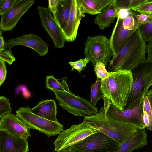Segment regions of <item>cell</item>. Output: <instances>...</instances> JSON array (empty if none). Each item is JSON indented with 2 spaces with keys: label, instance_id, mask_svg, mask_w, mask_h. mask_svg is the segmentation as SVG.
I'll use <instances>...</instances> for the list:
<instances>
[{
  "label": "cell",
  "instance_id": "4316f807",
  "mask_svg": "<svg viewBox=\"0 0 152 152\" xmlns=\"http://www.w3.org/2000/svg\"><path fill=\"white\" fill-rule=\"evenodd\" d=\"M0 59L6 62L11 65L16 60L11 50L6 46L2 50H0Z\"/></svg>",
  "mask_w": 152,
  "mask_h": 152
},
{
  "label": "cell",
  "instance_id": "8d00e7d4",
  "mask_svg": "<svg viewBox=\"0 0 152 152\" xmlns=\"http://www.w3.org/2000/svg\"><path fill=\"white\" fill-rule=\"evenodd\" d=\"M138 26L148 23V14H138L134 16Z\"/></svg>",
  "mask_w": 152,
  "mask_h": 152
},
{
  "label": "cell",
  "instance_id": "44dd1931",
  "mask_svg": "<svg viewBox=\"0 0 152 152\" xmlns=\"http://www.w3.org/2000/svg\"><path fill=\"white\" fill-rule=\"evenodd\" d=\"M72 0H59L53 17L63 31L67 25L70 13Z\"/></svg>",
  "mask_w": 152,
  "mask_h": 152
},
{
  "label": "cell",
  "instance_id": "f35d334b",
  "mask_svg": "<svg viewBox=\"0 0 152 152\" xmlns=\"http://www.w3.org/2000/svg\"><path fill=\"white\" fill-rule=\"evenodd\" d=\"M149 0H132L130 10L138 7L141 5L148 2Z\"/></svg>",
  "mask_w": 152,
  "mask_h": 152
},
{
  "label": "cell",
  "instance_id": "4fadbf2b",
  "mask_svg": "<svg viewBox=\"0 0 152 152\" xmlns=\"http://www.w3.org/2000/svg\"><path fill=\"white\" fill-rule=\"evenodd\" d=\"M5 45L10 50L16 45L25 46L33 49L40 56L46 55L48 51V44L39 36L32 34L10 39L5 42Z\"/></svg>",
  "mask_w": 152,
  "mask_h": 152
},
{
  "label": "cell",
  "instance_id": "b9f144b4",
  "mask_svg": "<svg viewBox=\"0 0 152 152\" xmlns=\"http://www.w3.org/2000/svg\"><path fill=\"white\" fill-rule=\"evenodd\" d=\"M0 50L3 49L5 46V42L2 35V32L0 30Z\"/></svg>",
  "mask_w": 152,
  "mask_h": 152
},
{
  "label": "cell",
  "instance_id": "ffe728a7",
  "mask_svg": "<svg viewBox=\"0 0 152 152\" xmlns=\"http://www.w3.org/2000/svg\"><path fill=\"white\" fill-rule=\"evenodd\" d=\"M118 10L114 2L97 15L94 22L101 30L109 27L117 17Z\"/></svg>",
  "mask_w": 152,
  "mask_h": 152
},
{
  "label": "cell",
  "instance_id": "e0dca14e",
  "mask_svg": "<svg viewBox=\"0 0 152 152\" xmlns=\"http://www.w3.org/2000/svg\"><path fill=\"white\" fill-rule=\"evenodd\" d=\"M85 16L82 13L77 0H72L67 25L63 31L66 41L72 42L75 40L81 20Z\"/></svg>",
  "mask_w": 152,
  "mask_h": 152
},
{
  "label": "cell",
  "instance_id": "3957f363",
  "mask_svg": "<svg viewBox=\"0 0 152 152\" xmlns=\"http://www.w3.org/2000/svg\"><path fill=\"white\" fill-rule=\"evenodd\" d=\"M84 120L116 141L120 145L139 130L134 126L108 116L104 107L99 109L97 114L85 117Z\"/></svg>",
  "mask_w": 152,
  "mask_h": 152
},
{
  "label": "cell",
  "instance_id": "30bf717a",
  "mask_svg": "<svg viewBox=\"0 0 152 152\" xmlns=\"http://www.w3.org/2000/svg\"><path fill=\"white\" fill-rule=\"evenodd\" d=\"M103 99L104 110L107 116L121 120L139 129H145L146 127L143 119V99L134 108L126 109L122 111L118 110L105 98L104 97Z\"/></svg>",
  "mask_w": 152,
  "mask_h": 152
},
{
  "label": "cell",
  "instance_id": "d4e9b609",
  "mask_svg": "<svg viewBox=\"0 0 152 152\" xmlns=\"http://www.w3.org/2000/svg\"><path fill=\"white\" fill-rule=\"evenodd\" d=\"M138 28L146 42L152 40V22L138 26Z\"/></svg>",
  "mask_w": 152,
  "mask_h": 152
},
{
  "label": "cell",
  "instance_id": "d590c367",
  "mask_svg": "<svg viewBox=\"0 0 152 152\" xmlns=\"http://www.w3.org/2000/svg\"><path fill=\"white\" fill-rule=\"evenodd\" d=\"M7 72L5 62L0 59V86L5 80Z\"/></svg>",
  "mask_w": 152,
  "mask_h": 152
},
{
  "label": "cell",
  "instance_id": "277c9868",
  "mask_svg": "<svg viewBox=\"0 0 152 152\" xmlns=\"http://www.w3.org/2000/svg\"><path fill=\"white\" fill-rule=\"evenodd\" d=\"M129 70L133 78V84L125 110L137 106L148 92L152 83V59L145 58L142 60Z\"/></svg>",
  "mask_w": 152,
  "mask_h": 152
},
{
  "label": "cell",
  "instance_id": "7bdbcfd3",
  "mask_svg": "<svg viewBox=\"0 0 152 152\" xmlns=\"http://www.w3.org/2000/svg\"><path fill=\"white\" fill-rule=\"evenodd\" d=\"M58 152H76L71 149L69 147L68 148L66 149L62 150L61 151Z\"/></svg>",
  "mask_w": 152,
  "mask_h": 152
},
{
  "label": "cell",
  "instance_id": "1f68e13d",
  "mask_svg": "<svg viewBox=\"0 0 152 152\" xmlns=\"http://www.w3.org/2000/svg\"><path fill=\"white\" fill-rule=\"evenodd\" d=\"M144 108L148 117L149 122L148 130L152 131V113L148 99L145 95L143 97Z\"/></svg>",
  "mask_w": 152,
  "mask_h": 152
},
{
  "label": "cell",
  "instance_id": "5bb4252c",
  "mask_svg": "<svg viewBox=\"0 0 152 152\" xmlns=\"http://www.w3.org/2000/svg\"><path fill=\"white\" fill-rule=\"evenodd\" d=\"M31 129L16 115L12 113L0 118V130L5 131L15 137L28 139Z\"/></svg>",
  "mask_w": 152,
  "mask_h": 152
},
{
  "label": "cell",
  "instance_id": "74e56055",
  "mask_svg": "<svg viewBox=\"0 0 152 152\" xmlns=\"http://www.w3.org/2000/svg\"><path fill=\"white\" fill-rule=\"evenodd\" d=\"M59 0H49L48 1V8L53 14L56 12Z\"/></svg>",
  "mask_w": 152,
  "mask_h": 152
},
{
  "label": "cell",
  "instance_id": "d6a6232c",
  "mask_svg": "<svg viewBox=\"0 0 152 152\" xmlns=\"http://www.w3.org/2000/svg\"><path fill=\"white\" fill-rule=\"evenodd\" d=\"M15 0H1L0 1V15L2 16L12 7Z\"/></svg>",
  "mask_w": 152,
  "mask_h": 152
},
{
  "label": "cell",
  "instance_id": "f6af8a7d",
  "mask_svg": "<svg viewBox=\"0 0 152 152\" xmlns=\"http://www.w3.org/2000/svg\"></svg>",
  "mask_w": 152,
  "mask_h": 152
},
{
  "label": "cell",
  "instance_id": "ba28073f",
  "mask_svg": "<svg viewBox=\"0 0 152 152\" xmlns=\"http://www.w3.org/2000/svg\"><path fill=\"white\" fill-rule=\"evenodd\" d=\"M120 144L100 131L69 147L76 152H116Z\"/></svg>",
  "mask_w": 152,
  "mask_h": 152
},
{
  "label": "cell",
  "instance_id": "7402d4cb",
  "mask_svg": "<svg viewBox=\"0 0 152 152\" xmlns=\"http://www.w3.org/2000/svg\"><path fill=\"white\" fill-rule=\"evenodd\" d=\"M67 80V77L60 80L56 79L53 75L47 76L45 81L46 87L53 92L56 91L71 92Z\"/></svg>",
  "mask_w": 152,
  "mask_h": 152
},
{
  "label": "cell",
  "instance_id": "9c48e42d",
  "mask_svg": "<svg viewBox=\"0 0 152 152\" xmlns=\"http://www.w3.org/2000/svg\"><path fill=\"white\" fill-rule=\"evenodd\" d=\"M99 131L84 120L80 124L72 125L59 134L54 142V151L64 150Z\"/></svg>",
  "mask_w": 152,
  "mask_h": 152
},
{
  "label": "cell",
  "instance_id": "603a6c76",
  "mask_svg": "<svg viewBox=\"0 0 152 152\" xmlns=\"http://www.w3.org/2000/svg\"><path fill=\"white\" fill-rule=\"evenodd\" d=\"M82 13L91 15H97L101 10L96 0H77Z\"/></svg>",
  "mask_w": 152,
  "mask_h": 152
},
{
  "label": "cell",
  "instance_id": "60d3db41",
  "mask_svg": "<svg viewBox=\"0 0 152 152\" xmlns=\"http://www.w3.org/2000/svg\"><path fill=\"white\" fill-rule=\"evenodd\" d=\"M146 95L148 99L152 113V89L148 91Z\"/></svg>",
  "mask_w": 152,
  "mask_h": 152
},
{
  "label": "cell",
  "instance_id": "ee69618b",
  "mask_svg": "<svg viewBox=\"0 0 152 152\" xmlns=\"http://www.w3.org/2000/svg\"><path fill=\"white\" fill-rule=\"evenodd\" d=\"M152 86V83H151V85H150V86Z\"/></svg>",
  "mask_w": 152,
  "mask_h": 152
},
{
  "label": "cell",
  "instance_id": "836d02e7",
  "mask_svg": "<svg viewBox=\"0 0 152 152\" xmlns=\"http://www.w3.org/2000/svg\"><path fill=\"white\" fill-rule=\"evenodd\" d=\"M137 12L132 10L126 8L120 9L118 10L117 17H118L120 19L123 20L131 15H132L134 16L137 14Z\"/></svg>",
  "mask_w": 152,
  "mask_h": 152
},
{
  "label": "cell",
  "instance_id": "2e32d148",
  "mask_svg": "<svg viewBox=\"0 0 152 152\" xmlns=\"http://www.w3.org/2000/svg\"><path fill=\"white\" fill-rule=\"evenodd\" d=\"M117 21L112 31L110 44L113 53V57L116 56L130 37L135 32L138 27L133 30L124 29L123 20L117 17Z\"/></svg>",
  "mask_w": 152,
  "mask_h": 152
},
{
  "label": "cell",
  "instance_id": "f546056e",
  "mask_svg": "<svg viewBox=\"0 0 152 152\" xmlns=\"http://www.w3.org/2000/svg\"><path fill=\"white\" fill-rule=\"evenodd\" d=\"M131 10L140 14H150L152 15V0H149L148 2Z\"/></svg>",
  "mask_w": 152,
  "mask_h": 152
},
{
  "label": "cell",
  "instance_id": "8992f818",
  "mask_svg": "<svg viewBox=\"0 0 152 152\" xmlns=\"http://www.w3.org/2000/svg\"><path fill=\"white\" fill-rule=\"evenodd\" d=\"M84 55L93 65L97 62L103 63L106 67L113 56L110 39L101 35L88 36L84 43Z\"/></svg>",
  "mask_w": 152,
  "mask_h": 152
},
{
  "label": "cell",
  "instance_id": "ac0fdd59",
  "mask_svg": "<svg viewBox=\"0 0 152 152\" xmlns=\"http://www.w3.org/2000/svg\"><path fill=\"white\" fill-rule=\"evenodd\" d=\"M31 110L33 113L39 116L51 121L58 122L56 117V104L54 99L41 101Z\"/></svg>",
  "mask_w": 152,
  "mask_h": 152
},
{
  "label": "cell",
  "instance_id": "7c38bea8",
  "mask_svg": "<svg viewBox=\"0 0 152 152\" xmlns=\"http://www.w3.org/2000/svg\"><path fill=\"white\" fill-rule=\"evenodd\" d=\"M34 3V0H15L10 8L1 16L0 30L4 32L11 31Z\"/></svg>",
  "mask_w": 152,
  "mask_h": 152
},
{
  "label": "cell",
  "instance_id": "cb8c5ba5",
  "mask_svg": "<svg viewBox=\"0 0 152 152\" xmlns=\"http://www.w3.org/2000/svg\"><path fill=\"white\" fill-rule=\"evenodd\" d=\"M101 79L97 78L95 83L91 85L90 101L91 105L96 107L98 102L104 97L103 95L101 90Z\"/></svg>",
  "mask_w": 152,
  "mask_h": 152
},
{
  "label": "cell",
  "instance_id": "7a4b0ae2",
  "mask_svg": "<svg viewBox=\"0 0 152 152\" xmlns=\"http://www.w3.org/2000/svg\"><path fill=\"white\" fill-rule=\"evenodd\" d=\"M146 43L137 28L117 56L112 58L109 64L108 72L129 70L137 63L145 58Z\"/></svg>",
  "mask_w": 152,
  "mask_h": 152
},
{
  "label": "cell",
  "instance_id": "9a60e30c",
  "mask_svg": "<svg viewBox=\"0 0 152 152\" xmlns=\"http://www.w3.org/2000/svg\"><path fill=\"white\" fill-rule=\"evenodd\" d=\"M28 139L17 137L0 130V152H28Z\"/></svg>",
  "mask_w": 152,
  "mask_h": 152
},
{
  "label": "cell",
  "instance_id": "e575fe53",
  "mask_svg": "<svg viewBox=\"0 0 152 152\" xmlns=\"http://www.w3.org/2000/svg\"><path fill=\"white\" fill-rule=\"evenodd\" d=\"M132 0H115L114 3L118 10L121 8L130 10Z\"/></svg>",
  "mask_w": 152,
  "mask_h": 152
},
{
  "label": "cell",
  "instance_id": "484cf974",
  "mask_svg": "<svg viewBox=\"0 0 152 152\" xmlns=\"http://www.w3.org/2000/svg\"><path fill=\"white\" fill-rule=\"evenodd\" d=\"M12 109L9 99L4 96L0 97V118L11 113Z\"/></svg>",
  "mask_w": 152,
  "mask_h": 152
},
{
  "label": "cell",
  "instance_id": "d6986e66",
  "mask_svg": "<svg viewBox=\"0 0 152 152\" xmlns=\"http://www.w3.org/2000/svg\"><path fill=\"white\" fill-rule=\"evenodd\" d=\"M147 143L146 131L145 129H139L122 143L116 152H132L144 147Z\"/></svg>",
  "mask_w": 152,
  "mask_h": 152
},
{
  "label": "cell",
  "instance_id": "ab89813d",
  "mask_svg": "<svg viewBox=\"0 0 152 152\" xmlns=\"http://www.w3.org/2000/svg\"><path fill=\"white\" fill-rule=\"evenodd\" d=\"M146 49L148 54L147 59H152V40L146 44Z\"/></svg>",
  "mask_w": 152,
  "mask_h": 152
},
{
  "label": "cell",
  "instance_id": "5b68a950",
  "mask_svg": "<svg viewBox=\"0 0 152 152\" xmlns=\"http://www.w3.org/2000/svg\"><path fill=\"white\" fill-rule=\"evenodd\" d=\"M55 98L60 106L75 116L84 118L97 114V107L93 106L88 100L72 92L54 91Z\"/></svg>",
  "mask_w": 152,
  "mask_h": 152
},
{
  "label": "cell",
  "instance_id": "f1b7e54d",
  "mask_svg": "<svg viewBox=\"0 0 152 152\" xmlns=\"http://www.w3.org/2000/svg\"><path fill=\"white\" fill-rule=\"evenodd\" d=\"M89 62V60L85 58L84 59H81L76 61L69 62V63L72 68V71L76 70L78 72H80L84 70V68L86 67L87 64Z\"/></svg>",
  "mask_w": 152,
  "mask_h": 152
},
{
  "label": "cell",
  "instance_id": "8fae6325",
  "mask_svg": "<svg viewBox=\"0 0 152 152\" xmlns=\"http://www.w3.org/2000/svg\"><path fill=\"white\" fill-rule=\"evenodd\" d=\"M37 10L41 23L52 40L55 48H63L66 41L63 30L57 24L50 9L38 5Z\"/></svg>",
  "mask_w": 152,
  "mask_h": 152
},
{
  "label": "cell",
  "instance_id": "4dcf8cb0",
  "mask_svg": "<svg viewBox=\"0 0 152 152\" xmlns=\"http://www.w3.org/2000/svg\"><path fill=\"white\" fill-rule=\"evenodd\" d=\"M134 16L131 15L123 20V25L124 29L133 30L138 27Z\"/></svg>",
  "mask_w": 152,
  "mask_h": 152
},
{
  "label": "cell",
  "instance_id": "83f0119b",
  "mask_svg": "<svg viewBox=\"0 0 152 152\" xmlns=\"http://www.w3.org/2000/svg\"><path fill=\"white\" fill-rule=\"evenodd\" d=\"M94 66V71L97 78L103 80L109 75V72L107 71L103 63L97 62Z\"/></svg>",
  "mask_w": 152,
  "mask_h": 152
},
{
  "label": "cell",
  "instance_id": "52a82bcc",
  "mask_svg": "<svg viewBox=\"0 0 152 152\" xmlns=\"http://www.w3.org/2000/svg\"><path fill=\"white\" fill-rule=\"evenodd\" d=\"M16 112V115L31 129L45 134L48 138L63 131V125L59 122L49 121L34 114L29 106L20 107Z\"/></svg>",
  "mask_w": 152,
  "mask_h": 152
},
{
  "label": "cell",
  "instance_id": "6da1fadb",
  "mask_svg": "<svg viewBox=\"0 0 152 152\" xmlns=\"http://www.w3.org/2000/svg\"><path fill=\"white\" fill-rule=\"evenodd\" d=\"M101 80V90L104 97L118 110L124 111L133 84L130 71L119 70L110 72L107 77Z\"/></svg>",
  "mask_w": 152,
  "mask_h": 152
}]
</instances>
